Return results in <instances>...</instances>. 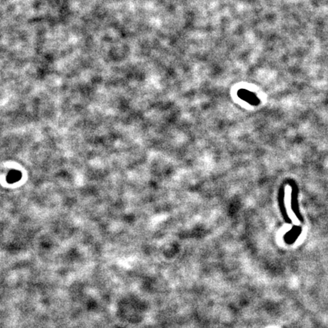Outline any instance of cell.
I'll use <instances>...</instances> for the list:
<instances>
[{
    "mask_svg": "<svg viewBox=\"0 0 328 328\" xmlns=\"http://www.w3.org/2000/svg\"><path fill=\"white\" fill-rule=\"evenodd\" d=\"M239 96H240L242 98L245 99V100H248V101L251 102V103H255V100H257L256 97H255L253 94H252L251 92L248 91H245V90H241L240 92H239Z\"/></svg>",
    "mask_w": 328,
    "mask_h": 328,
    "instance_id": "6da1fadb",
    "label": "cell"
}]
</instances>
